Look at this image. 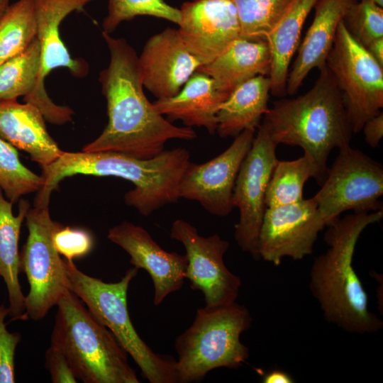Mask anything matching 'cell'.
Here are the masks:
<instances>
[{"label":"cell","mask_w":383,"mask_h":383,"mask_svg":"<svg viewBox=\"0 0 383 383\" xmlns=\"http://www.w3.org/2000/svg\"><path fill=\"white\" fill-rule=\"evenodd\" d=\"M37 37L34 0H18L0 19V64L23 52Z\"/></svg>","instance_id":"obj_28"},{"label":"cell","mask_w":383,"mask_h":383,"mask_svg":"<svg viewBox=\"0 0 383 383\" xmlns=\"http://www.w3.org/2000/svg\"><path fill=\"white\" fill-rule=\"evenodd\" d=\"M109 51V63L99 73L106 101L108 123L84 152H116L138 159L152 158L168 140H192L189 127L176 126L160 114L144 92L138 55L123 38L101 32Z\"/></svg>","instance_id":"obj_1"},{"label":"cell","mask_w":383,"mask_h":383,"mask_svg":"<svg viewBox=\"0 0 383 383\" xmlns=\"http://www.w3.org/2000/svg\"><path fill=\"white\" fill-rule=\"evenodd\" d=\"M40 46L37 38L23 52L0 64V101L23 97L43 113L46 121L62 125L72 119L69 106L56 104L39 84Z\"/></svg>","instance_id":"obj_18"},{"label":"cell","mask_w":383,"mask_h":383,"mask_svg":"<svg viewBox=\"0 0 383 383\" xmlns=\"http://www.w3.org/2000/svg\"><path fill=\"white\" fill-rule=\"evenodd\" d=\"M293 0H233L240 29V38L266 40Z\"/></svg>","instance_id":"obj_29"},{"label":"cell","mask_w":383,"mask_h":383,"mask_svg":"<svg viewBox=\"0 0 383 383\" xmlns=\"http://www.w3.org/2000/svg\"><path fill=\"white\" fill-rule=\"evenodd\" d=\"M383 167L350 145L339 149L322 187L313 196L326 226L347 211L382 209Z\"/></svg>","instance_id":"obj_10"},{"label":"cell","mask_w":383,"mask_h":383,"mask_svg":"<svg viewBox=\"0 0 383 383\" xmlns=\"http://www.w3.org/2000/svg\"><path fill=\"white\" fill-rule=\"evenodd\" d=\"M9 309L0 305V383L15 382V353L21 342L19 333H10L6 329V317Z\"/></svg>","instance_id":"obj_34"},{"label":"cell","mask_w":383,"mask_h":383,"mask_svg":"<svg viewBox=\"0 0 383 383\" xmlns=\"http://www.w3.org/2000/svg\"><path fill=\"white\" fill-rule=\"evenodd\" d=\"M251 323L248 309L235 301L199 309L192 324L174 342L178 382H196L213 370L241 367L249 350L240 335Z\"/></svg>","instance_id":"obj_6"},{"label":"cell","mask_w":383,"mask_h":383,"mask_svg":"<svg viewBox=\"0 0 383 383\" xmlns=\"http://www.w3.org/2000/svg\"><path fill=\"white\" fill-rule=\"evenodd\" d=\"M170 237L184 245L188 260L185 279L189 280L192 289L203 294L206 306H225L236 301L241 279L224 264L228 241L217 234L201 236L194 226L182 219L172 223Z\"/></svg>","instance_id":"obj_12"},{"label":"cell","mask_w":383,"mask_h":383,"mask_svg":"<svg viewBox=\"0 0 383 383\" xmlns=\"http://www.w3.org/2000/svg\"><path fill=\"white\" fill-rule=\"evenodd\" d=\"M52 241L59 254L69 261L87 255L94 245L93 238L87 231L63 225L54 232Z\"/></svg>","instance_id":"obj_33"},{"label":"cell","mask_w":383,"mask_h":383,"mask_svg":"<svg viewBox=\"0 0 383 383\" xmlns=\"http://www.w3.org/2000/svg\"><path fill=\"white\" fill-rule=\"evenodd\" d=\"M51 344L84 383H139L128 353L111 332L68 290L59 300Z\"/></svg>","instance_id":"obj_5"},{"label":"cell","mask_w":383,"mask_h":383,"mask_svg":"<svg viewBox=\"0 0 383 383\" xmlns=\"http://www.w3.org/2000/svg\"><path fill=\"white\" fill-rule=\"evenodd\" d=\"M271 54L267 40H235L212 61L201 65L196 72L211 77L218 91L227 98L235 89L259 76H269Z\"/></svg>","instance_id":"obj_23"},{"label":"cell","mask_w":383,"mask_h":383,"mask_svg":"<svg viewBox=\"0 0 383 383\" xmlns=\"http://www.w3.org/2000/svg\"><path fill=\"white\" fill-rule=\"evenodd\" d=\"M255 133V131L245 130L226 150L211 160L202 164L190 162L179 184V199L198 201L212 215L228 216L234 208L235 179Z\"/></svg>","instance_id":"obj_14"},{"label":"cell","mask_w":383,"mask_h":383,"mask_svg":"<svg viewBox=\"0 0 383 383\" xmlns=\"http://www.w3.org/2000/svg\"><path fill=\"white\" fill-rule=\"evenodd\" d=\"M26 221L28 235L20 254V270L27 277L29 292L20 319L39 321L70 290L65 260L52 241L54 232L62 224L51 218L49 204L30 208Z\"/></svg>","instance_id":"obj_8"},{"label":"cell","mask_w":383,"mask_h":383,"mask_svg":"<svg viewBox=\"0 0 383 383\" xmlns=\"http://www.w3.org/2000/svg\"><path fill=\"white\" fill-rule=\"evenodd\" d=\"M227 99L211 77L196 72L176 95L152 104L171 123L179 120L187 127H204L213 135L218 127V112Z\"/></svg>","instance_id":"obj_22"},{"label":"cell","mask_w":383,"mask_h":383,"mask_svg":"<svg viewBox=\"0 0 383 383\" xmlns=\"http://www.w3.org/2000/svg\"><path fill=\"white\" fill-rule=\"evenodd\" d=\"M179 11V36L201 65L212 61L240 38L233 0H192L184 2Z\"/></svg>","instance_id":"obj_15"},{"label":"cell","mask_w":383,"mask_h":383,"mask_svg":"<svg viewBox=\"0 0 383 383\" xmlns=\"http://www.w3.org/2000/svg\"><path fill=\"white\" fill-rule=\"evenodd\" d=\"M343 21L350 33L364 47L383 38V9L372 1H353Z\"/></svg>","instance_id":"obj_32"},{"label":"cell","mask_w":383,"mask_h":383,"mask_svg":"<svg viewBox=\"0 0 383 383\" xmlns=\"http://www.w3.org/2000/svg\"><path fill=\"white\" fill-rule=\"evenodd\" d=\"M277 145L262 123L251 148L240 167L233 189V205L240 212L235 226V239L242 250L259 260V232L266 209L265 195L273 167L277 160Z\"/></svg>","instance_id":"obj_11"},{"label":"cell","mask_w":383,"mask_h":383,"mask_svg":"<svg viewBox=\"0 0 383 383\" xmlns=\"http://www.w3.org/2000/svg\"><path fill=\"white\" fill-rule=\"evenodd\" d=\"M10 0H0V19L9 6Z\"/></svg>","instance_id":"obj_39"},{"label":"cell","mask_w":383,"mask_h":383,"mask_svg":"<svg viewBox=\"0 0 383 383\" xmlns=\"http://www.w3.org/2000/svg\"><path fill=\"white\" fill-rule=\"evenodd\" d=\"M94 0H34L37 23V39L40 46L39 84L46 91L45 79L55 69H67L75 77H84L89 72L88 63L82 58H73L60 35V26L71 13L82 10Z\"/></svg>","instance_id":"obj_19"},{"label":"cell","mask_w":383,"mask_h":383,"mask_svg":"<svg viewBox=\"0 0 383 383\" xmlns=\"http://www.w3.org/2000/svg\"><path fill=\"white\" fill-rule=\"evenodd\" d=\"M325 227L313 197L266 208L258 236L259 258L276 266L285 257L302 260L313 252L318 233Z\"/></svg>","instance_id":"obj_13"},{"label":"cell","mask_w":383,"mask_h":383,"mask_svg":"<svg viewBox=\"0 0 383 383\" xmlns=\"http://www.w3.org/2000/svg\"><path fill=\"white\" fill-rule=\"evenodd\" d=\"M326 66L340 89L353 133L383 107V67L340 21Z\"/></svg>","instance_id":"obj_9"},{"label":"cell","mask_w":383,"mask_h":383,"mask_svg":"<svg viewBox=\"0 0 383 383\" xmlns=\"http://www.w3.org/2000/svg\"><path fill=\"white\" fill-rule=\"evenodd\" d=\"M318 0H293L266 38L271 54L270 92L287 94L290 62L297 50L304 22Z\"/></svg>","instance_id":"obj_25"},{"label":"cell","mask_w":383,"mask_h":383,"mask_svg":"<svg viewBox=\"0 0 383 383\" xmlns=\"http://www.w3.org/2000/svg\"><path fill=\"white\" fill-rule=\"evenodd\" d=\"M70 290L89 312L114 335L150 383H177L176 360L153 351L135 331L128 309L127 294L137 267L129 268L117 282H104L79 270L73 261L65 260Z\"/></svg>","instance_id":"obj_7"},{"label":"cell","mask_w":383,"mask_h":383,"mask_svg":"<svg viewBox=\"0 0 383 383\" xmlns=\"http://www.w3.org/2000/svg\"><path fill=\"white\" fill-rule=\"evenodd\" d=\"M148 16L179 25V9L165 0H108L107 14L103 20V32L112 34L125 21L137 16Z\"/></svg>","instance_id":"obj_31"},{"label":"cell","mask_w":383,"mask_h":383,"mask_svg":"<svg viewBox=\"0 0 383 383\" xmlns=\"http://www.w3.org/2000/svg\"><path fill=\"white\" fill-rule=\"evenodd\" d=\"M45 117L33 104L17 99L0 101V138L28 152L41 167L63 153L47 131Z\"/></svg>","instance_id":"obj_20"},{"label":"cell","mask_w":383,"mask_h":383,"mask_svg":"<svg viewBox=\"0 0 383 383\" xmlns=\"http://www.w3.org/2000/svg\"><path fill=\"white\" fill-rule=\"evenodd\" d=\"M45 367L53 383L77 382V379L65 355L52 344L45 353Z\"/></svg>","instance_id":"obj_35"},{"label":"cell","mask_w":383,"mask_h":383,"mask_svg":"<svg viewBox=\"0 0 383 383\" xmlns=\"http://www.w3.org/2000/svg\"><path fill=\"white\" fill-rule=\"evenodd\" d=\"M365 48L372 57L383 67V38L374 40Z\"/></svg>","instance_id":"obj_38"},{"label":"cell","mask_w":383,"mask_h":383,"mask_svg":"<svg viewBox=\"0 0 383 383\" xmlns=\"http://www.w3.org/2000/svg\"><path fill=\"white\" fill-rule=\"evenodd\" d=\"M10 201L6 199L0 187V277L7 289L9 315L20 319L25 311V296L18 279L20 253L18 240L21 228L30 209L28 201L19 200L18 213L14 216Z\"/></svg>","instance_id":"obj_26"},{"label":"cell","mask_w":383,"mask_h":383,"mask_svg":"<svg viewBox=\"0 0 383 383\" xmlns=\"http://www.w3.org/2000/svg\"><path fill=\"white\" fill-rule=\"evenodd\" d=\"M189 159V151L182 148L165 150L148 160L116 152L64 151L55 161L42 167L43 184L34 204L50 202L51 193L67 177L112 176L134 184V189L125 194V203L148 216L179 199V184Z\"/></svg>","instance_id":"obj_3"},{"label":"cell","mask_w":383,"mask_h":383,"mask_svg":"<svg viewBox=\"0 0 383 383\" xmlns=\"http://www.w3.org/2000/svg\"><path fill=\"white\" fill-rule=\"evenodd\" d=\"M43 184V177L25 167L16 148L0 138V187L7 199L17 203L22 196L38 192Z\"/></svg>","instance_id":"obj_30"},{"label":"cell","mask_w":383,"mask_h":383,"mask_svg":"<svg viewBox=\"0 0 383 383\" xmlns=\"http://www.w3.org/2000/svg\"><path fill=\"white\" fill-rule=\"evenodd\" d=\"M369 1L374 2V4L379 6L380 7L383 6V0H369Z\"/></svg>","instance_id":"obj_40"},{"label":"cell","mask_w":383,"mask_h":383,"mask_svg":"<svg viewBox=\"0 0 383 383\" xmlns=\"http://www.w3.org/2000/svg\"><path fill=\"white\" fill-rule=\"evenodd\" d=\"M310 90L274 103L263 117L271 139L303 149L315 162L322 183L334 148L349 146L352 130L337 83L326 65ZM321 183V184H322Z\"/></svg>","instance_id":"obj_4"},{"label":"cell","mask_w":383,"mask_h":383,"mask_svg":"<svg viewBox=\"0 0 383 383\" xmlns=\"http://www.w3.org/2000/svg\"><path fill=\"white\" fill-rule=\"evenodd\" d=\"M138 61L143 87L157 99L176 95L201 65L173 28L152 35Z\"/></svg>","instance_id":"obj_16"},{"label":"cell","mask_w":383,"mask_h":383,"mask_svg":"<svg viewBox=\"0 0 383 383\" xmlns=\"http://www.w3.org/2000/svg\"><path fill=\"white\" fill-rule=\"evenodd\" d=\"M107 238L130 255L132 265L150 274L155 305L182 288L188 263L186 254L165 251L142 226L126 221L110 228Z\"/></svg>","instance_id":"obj_17"},{"label":"cell","mask_w":383,"mask_h":383,"mask_svg":"<svg viewBox=\"0 0 383 383\" xmlns=\"http://www.w3.org/2000/svg\"><path fill=\"white\" fill-rule=\"evenodd\" d=\"M365 142L372 148H376L383 136V113L368 119L362 128Z\"/></svg>","instance_id":"obj_36"},{"label":"cell","mask_w":383,"mask_h":383,"mask_svg":"<svg viewBox=\"0 0 383 383\" xmlns=\"http://www.w3.org/2000/svg\"><path fill=\"white\" fill-rule=\"evenodd\" d=\"M269 76L259 75L238 86L222 104L217 114L221 138L235 137L245 130L256 131L268 111Z\"/></svg>","instance_id":"obj_24"},{"label":"cell","mask_w":383,"mask_h":383,"mask_svg":"<svg viewBox=\"0 0 383 383\" xmlns=\"http://www.w3.org/2000/svg\"><path fill=\"white\" fill-rule=\"evenodd\" d=\"M293 378L287 372L280 370H272L263 376L262 382L264 383H292Z\"/></svg>","instance_id":"obj_37"},{"label":"cell","mask_w":383,"mask_h":383,"mask_svg":"<svg viewBox=\"0 0 383 383\" xmlns=\"http://www.w3.org/2000/svg\"><path fill=\"white\" fill-rule=\"evenodd\" d=\"M353 0H318L313 21L288 73L287 94H296L309 73L321 69L332 48L338 26Z\"/></svg>","instance_id":"obj_21"},{"label":"cell","mask_w":383,"mask_h":383,"mask_svg":"<svg viewBox=\"0 0 383 383\" xmlns=\"http://www.w3.org/2000/svg\"><path fill=\"white\" fill-rule=\"evenodd\" d=\"M382 218L381 209L332 220L323 237L328 248L311 267L309 289L324 318L349 333H374L383 327L382 321L369 310L367 294L353 266L361 233Z\"/></svg>","instance_id":"obj_2"},{"label":"cell","mask_w":383,"mask_h":383,"mask_svg":"<svg viewBox=\"0 0 383 383\" xmlns=\"http://www.w3.org/2000/svg\"><path fill=\"white\" fill-rule=\"evenodd\" d=\"M311 177L315 178L319 184L322 183L315 162L308 155L304 154L290 161L277 160L266 188L265 207L287 205L302 200L304 184Z\"/></svg>","instance_id":"obj_27"}]
</instances>
